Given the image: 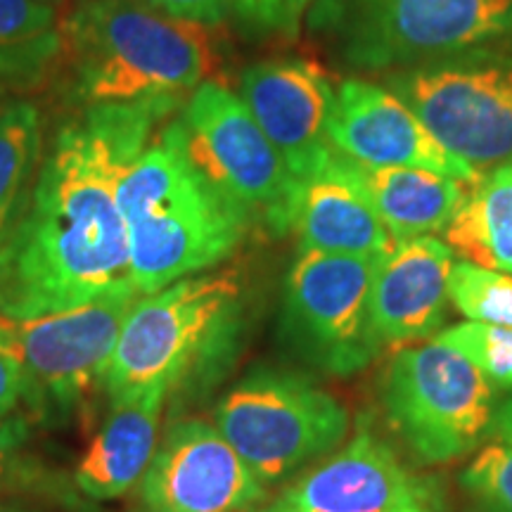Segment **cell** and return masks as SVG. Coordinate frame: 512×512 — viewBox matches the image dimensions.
<instances>
[{
    "label": "cell",
    "mask_w": 512,
    "mask_h": 512,
    "mask_svg": "<svg viewBox=\"0 0 512 512\" xmlns=\"http://www.w3.org/2000/svg\"><path fill=\"white\" fill-rule=\"evenodd\" d=\"M178 102L93 105L62 128L27 211L0 235V316L41 318L133 283L117 188Z\"/></svg>",
    "instance_id": "cell-1"
},
{
    "label": "cell",
    "mask_w": 512,
    "mask_h": 512,
    "mask_svg": "<svg viewBox=\"0 0 512 512\" xmlns=\"http://www.w3.org/2000/svg\"><path fill=\"white\" fill-rule=\"evenodd\" d=\"M131 280L140 294L226 261L245 240L249 216L192 164L181 121L155 133L117 188Z\"/></svg>",
    "instance_id": "cell-2"
},
{
    "label": "cell",
    "mask_w": 512,
    "mask_h": 512,
    "mask_svg": "<svg viewBox=\"0 0 512 512\" xmlns=\"http://www.w3.org/2000/svg\"><path fill=\"white\" fill-rule=\"evenodd\" d=\"M62 50L72 95L91 107L181 98L207 81L219 57L214 27L147 0H81L62 24Z\"/></svg>",
    "instance_id": "cell-3"
},
{
    "label": "cell",
    "mask_w": 512,
    "mask_h": 512,
    "mask_svg": "<svg viewBox=\"0 0 512 512\" xmlns=\"http://www.w3.org/2000/svg\"><path fill=\"white\" fill-rule=\"evenodd\" d=\"M245 297L235 271L197 273L143 294L128 311L105 377L110 399L209 387L240 344Z\"/></svg>",
    "instance_id": "cell-4"
},
{
    "label": "cell",
    "mask_w": 512,
    "mask_h": 512,
    "mask_svg": "<svg viewBox=\"0 0 512 512\" xmlns=\"http://www.w3.org/2000/svg\"><path fill=\"white\" fill-rule=\"evenodd\" d=\"M214 425L268 489L337 451L351 418L335 394L306 375L256 368L216 403Z\"/></svg>",
    "instance_id": "cell-5"
},
{
    "label": "cell",
    "mask_w": 512,
    "mask_h": 512,
    "mask_svg": "<svg viewBox=\"0 0 512 512\" xmlns=\"http://www.w3.org/2000/svg\"><path fill=\"white\" fill-rule=\"evenodd\" d=\"M384 420L418 465H448L491 434L496 387L446 344L403 347L380 384Z\"/></svg>",
    "instance_id": "cell-6"
},
{
    "label": "cell",
    "mask_w": 512,
    "mask_h": 512,
    "mask_svg": "<svg viewBox=\"0 0 512 512\" xmlns=\"http://www.w3.org/2000/svg\"><path fill=\"white\" fill-rule=\"evenodd\" d=\"M140 297L136 285L124 283L93 302L41 318L0 316V344L15 356L22 403L34 418L50 425L69 420L105 387L124 320Z\"/></svg>",
    "instance_id": "cell-7"
},
{
    "label": "cell",
    "mask_w": 512,
    "mask_h": 512,
    "mask_svg": "<svg viewBox=\"0 0 512 512\" xmlns=\"http://www.w3.org/2000/svg\"><path fill=\"white\" fill-rule=\"evenodd\" d=\"M389 91L477 174L512 164V57L467 50L415 64Z\"/></svg>",
    "instance_id": "cell-8"
},
{
    "label": "cell",
    "mask_w": 512,
    "mask_h": 512,
    "mask_svg": "<svg viewBox=\"0 0 512 512\" xmlns=\"http://www.w3.org/2000/svg\"><path fill=\"white\" fill-rule=\"evenodd\" d=\"M375 256L302 249L285 280L283 342L320 373L349 377L380 356L370 323Z\"/></svg>",
    "instance_id": "cell-9"
},
{
    "label": "cell",
    "mask_w": 512,
    "mask_h": 512,
    "mask_svg": "<svg viewBox=\"0 0 512 512\" xmlns=\"http://www.w3.org/2000/svg\"><path fill=\"white\" fill-rule=\"evenodd\" d=\"M185 147L202 176L273 233H287L297 178L252 112L230 88L204 81L178 117Z\"/></svg>",
    "instance_id": "cell-10"
},
{
    "label": "cell",
    "mask_w": 512,
    "mask_h": 512,
    "mask_svg": "<svg viewBox=\"0 0 512 512\" xmlns=\"http://www.w3.org/2000/svg\"><path fill=\"white\" fill-rule=\"evenodd\" d=\"M356 67H415L512 31V0H328Z\"/></svg>",
    "instance_id": "cell-11"
},
{
    "label": "cell",
    "mask_w": 512,
    "mask_h": 512,
    "mask_svg": "<svg viewBox=\"0 0 512 512\" xmlns=\"http://www.w3.org/2000/svg\"><path fill=\"white\" fill-rule=\"evenodd\" d=\"M446 486L408 465L368 422L254 512H446Z\"/></svg>",
    "instance_id": "cell-12"
},
{
    "label": "cell",
    "mask_w": 512,
    "mask_h": 512,
    "mask_svg": "<svg viewBox=\"0 0 512 512\" xmlns=\"http://www.w3.org/2000/svg\"><path fill=\"white\" fill-rule=\"evenodd\" d=\"M266 486L216 425L176 420L138 482V512H254Z\"/></svg>",
    "instance_id": "cell-13"
},
{
    "label": "cell",
    "mask_w": 512,
    "mask_h": 512,
    "mask_svg": "<svg viewBox=\"0 0 512 512\" xmlns=\"http://www.w3.org/2000/svg\"><path fill=\"white\" fill-rule=\"evenodd\" d=\"M240 98L297 181L335 150L328 128L337 91L318 62L278 57L252 64L242 72Z\"/></svg>",
    "instance_id": "cell-14"
},
{
    "label": "cell",
    "mask_w": 512,
    "mask_h": 512,
    "mask_svg": "<svg viewBox=\"0 0 512 512\" xmlns=\"http://www.w3.org/2000/svg\"><path fill=\"white\" fill-rule=\"evenodd\" d=\"M328 136L339 155L358 164L425 169L463 183L479 176L432 136L399 95L370 81L349 79L337 88Z\"/></svg>",
    "instance_id": "cell-15"
},
{
    "label": "cell",
    "mask_w": 512,
    "mask_h": 512,
    "mask_svg": "<svg viewBox=\"0 0 512 512\" xmlns=\"http://www.w3.org/2000/svg\"><path fill=\"white\" fill-rule=\"evenodd\" d=\"M456 252L434 235L396 240L377 256L370 285V323L382 347L422 342L444 325Z\"/></svg>",
    "instance_id": "cell-16"
},
{
    "label": "cell",
    "mask_w": 512,
    "mask_h": 512,
    "mask_svg": "<svg viewBox=\"0 0 512 512\" xmlns=\"http://www.w3.org/2000/svg\"><path fill=\"white\" fill-rule=\"evenodd\" d=\"M290 230L297 233L302 249L311 252L377 259L396 245L366 195L356 188L337 150L297 181Z\"/></svg>",
    "instance_id": "cell-17"
},
{
    "label": "cell",
    "mask_w": 512,
    "mask_h": 512,
    "mask_svg": "<svg viewBox=\"0 0 512 512\" xmlns=\"http://www.w3.org/2000/svg\"><path fill=\"white\" fill-rule=\"evenodd\" d=\"M169 389L150 387L112 399V411L74 470V486L88 503L121 498L143 479L159 446Z\"/></svg>",
    "instance_id": "cell-18"
},
{
    "label": "cell",
    "mask_w": 512,
    "mask_h": 512,
    "mask_svg": "<svg viewBox=\"0 0 512 512\" xmlns=\"http://www.w3.org/2000/svg\"><path fill=\"white\" fill-rule=\"evenodd\" d=\"M342 159L394 240L444 233L465 197L467 183L434 171L366 166L344 155Z\"/></svg>",
    "instance_id": "cell-19"
},
{
    "label": "cell",
    "mask_w": 512,
    "mask_h": 512,
    "mask_svg": "<svg viewBox=\"0 0 512 512\" xmlns=\"http://www.w3.org/2000/svg\"><path fill=\"white\" fill-rule=\"evenodd\" d=\"M444 242L460 259L512 275V164L467 183Z\"/></svg>",
    "instance_id": "cell-20"
},
{
    "label": "cell",
    "mask_w": 512,
    "mask_h": 512,
    "mask_svg": "<svg viewBox=\"0 0 512 512\" xmlns=\"http://www.w3.org/2000/svg\"><path fill=\"white\" fill-rule=\"evenodd\" d=\"M60 50L55 0H0V76H34Z\"/></svg>",
    "instance_id": "cell-21"
},
{
    "label": "cell",
    "mask_w": 512,
    "mask_h": 512,
    "mask_svg": "<svg viewBox=\"0 0 512 512\" xmlns=\"http://www.w3.org/2000/svg\"><path fill=\"white\" fill-rule=\"evenodd\" d=\"M0 491H27L46 496L72 510H88L86 498L69 489L55 472H50L29 448V430L24 420H0Z\"/></svg>",
    "instance_id": "cell-22"
},
{
    "label": "cell",
    "mask_w": 512,
    "mask_h": 512,
    "mask_svg": "<svg viewBox=\"0 0 512 512\" xmlns=\"http://www.w3.org/2000/svg\"><path fill=\"white\" fill-rule=\"evenodd\" d=\"M41 145V117L29 102L0 110V235L8 230L17 195Z\"/></svg>",
    "instance_id": "cell-23"
},
{
    "label": "cell",
    "mask_w": 512,
    "mask_h": 512,
    "mask_svg": "<svg viewBox=\"0 0 512 512\" xmlns=\"http://www.w3.org/2000/svg\"><path fill=\"white\" fill-rule=\"evenodd\" d=\"M451 304L472 323L512 328V275L456 259L448 280Z\"/></svg>",
    "instance_id": "cell-24"
},
{
    "label": "cell",
    "mask_w": 512,
    "mask_h": 512,
    "mask_svg": "<svg viewBox=\"0 0 512 512\" xmlns=\"http://www.w3.org/2000/svg\"><path fill=\"white\" fill-rule=\"evenodd\" d=\"M434 339L465 356L494 387L512 389V328L467 320L437 332Z\"/></svg>",
    "instance_id": "cell-25"
},
{
    "label": "cell",
    "mask_w": 512,
    "mask_h": 512,
    "mask_svg": "<svg viewBox=\"0 0 512 512\" xmlns=\"http://www.w3.org/2000/svg\"><path fill=\"white\" fill-rule=\"evenodd\" d=\"M460 486L482 512H512V446L486 444L460 472Z\"/></svg>",
    "instance_id": "cell-26"
},
{
    "label": "cell",
    "mask_w": 512,
    "mask_h": 512,
    "mask_svg": "<svg viewBox=\"0 0 512 512\" xmlns=\"http://www.w3.org/2000/svg\"><path fill=\"white\" fill-rule=\"evenodd\" d=\"M313 0H240L238 17L271 34H297Z\"/></svg>",
    "instance_id": "cell-27"
},
{
    "label": "cell",
    "mask_w": 512,
    "mask_h": 512,
    "mask_svg": "<svg viewBox=\"0 0 512 512\" xmlns=\"http://www.w3.org/2000/svg\"><path fill=\"white\" fill-rule=\"evenodd\" d=\"M147 3L171 17L190 19L209 27H216L233 12L238 15L240 8V0H147Z\"/></svg>",
    "instance_id": "cell-28"
},
{
    "label": "cell",
    "mask_w": 512,
    "mask_h": 512,
    "mask_svg": "<svg viewBox=\"0 0 512 512\" xmlns=\"http://www.w3.org/2000/svg\"><path fill=\"white\" fill-rule=\"evenodd\" d=\"M22 403V375L15 356L0 344V420L10 418Z\"/></svg>",
    "instance_id": "cell-29"
},
{
    "label": "cell",
    "mask_w": 512,
    "mask_h": 512,
    "mask_svg": "<svg viewBox=\"0 0 512 512\" xmlns=\"http://www.w3.org/2000/svg\"><path fill=\"white\" fill-rule=\"evenodd\" d=\"M491 437L512 446V394L496 406L494 422H491Z\"/></svg>",
    "instance_id": "cell-30"
},
{
    "label": "cell",
    "mask_w": 512,
    "mask_h": 512,
    "mask_svg": "<svg viewBox=\"0 0 512 512\" xmlns=\"http://www.w3.org/2000/svg\"><path fill=\"white\" fill-rule=\"evenodd\" d=\"M0 512H29L24 508H17V505H8V503H0Z\"/></svg>",
    "instance_id": "cell-31"
}]
</instances>
